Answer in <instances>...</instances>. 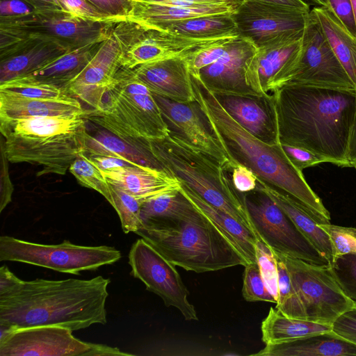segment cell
<instances>
[{"label": "cell", "mask_w": 356, "mask_h": 356, "mask_svg": "<svg viewBox=\"0 0 356 356\" xmlns=\"http://www.w3.org/2000/svg\"><path fill=\"white\" fill-rule=\"evenodd\" d=\"M133 70L152 93L177 102L195 100L191 72L182 54L143 64Z\"/></svg>", "instance_id": "cell-22"}, {"label": "cell", "mask_w": 356, "mask_h": 356, "mask_svg": "<svg viewBox=\"0 0 356 356\" xmlns=\"http://www.w3.org/2000/svg\"><path fill=\"white\" fill-rule=\"evenodd\" d=\"M274 252L278 273V299L276 308L284 314L305 320L303 309L280 254Z\"/></svg>", "instance_id": "cell-36"}, {"label": "cell", "mask_w": 356, "mask_h": 356, "mask_svg": "<svg viewBox=\"0 0 356 356\" xmlns=\"http://www.w3.org/2000/svg\"><path fill=\"white\" fill-rule=\"evenodd\" d=\"M103 42H94L68 51L43 67L15 79L47 84L67 91V86L84 70Z\"/></svg>", "instance_id": "cell-30"}, {"label": "cell", "mask_w": 356, "mask_h": 356, "mask_svg": "<svg viewBox=\"0 0 356 356\" xmlns=\"http://www.w3.org/2000/svg\"><path fill=\"white\" fill-rule=\"evenodd\" d=\"M111 189L112 207L119 216L123 232L135 233L143 225L140 209L143 202L111 184Z\"/></svg>", "instance_id": "cell-39"}, {"label": "cell", "mask_w": 356, "mask_h": 356, "mask_svg": "<svg viewBox=\"0 0 356 356\" xmlns=\"http://www.w3.org/2000/svg\"><path fill=\"white\" fill-rule=\"evenodd\" d=\"M232 180L236 190L243 193L255 190L257 186V177L254 172L240 163L232 168Z\"/></svg>", "instance_id": "cell-50"}, {"label": "cell", "mask_w": 356, "mask_h": 356, "mask_svg": "<svg viewBox=\"0 0 356 356\" xmlns=\"http://www.w3.org/2000/svg\"><path fill=\"white\" fill-rule=\"evenodd\" d=\"M285 85L356 92L355 85L332 51L311 11L304 29L299 54L279 88Z\"/></svg>", "instance_id": "cell-11"}, {"label": "cell", "mask_w": 356, "mask_h": 356, "mask_svg": "<svg viewBox=\"0 0 356 356\" xmlns=\"http://www.w3.org/2000/svg\"><path fill=\"white\" fill-rule=\"evenodd\" d=\"M245 194V203L257 236L273 251L318 266H330L287 214L266 193Z\"/></svg>", "instance_id": "cell-12"}, {"label": "cell", "mask_w": 356, "mask_h": 356, "mask_svg": "<svg viewBox=\"0 0 356 356\" xmlns=\"http://www.w3.org/2000/svg\"><path fill=\"white\" fill-rule=\"evenodd\" d=\"M196 211L180 190H176L144 201L140 218L143 225H159L187 218Z\"/></svg>", "instance_id": "cell-35"}, {"label": "cell", "mask_w": 356, "mask_h": 356, "mask_svg": "<svg viewBox=\"0 0 356 356\" xmlns=\"http://www.w3.org/2000/svg\"><path fill=\"white\" fill-rule=\"evenodd\" d=\"M328 8L356 38V21L351 0H327Z\"/></svg>", "instance_id": "cell-49"}, {"label": "cell", "mask_w": 356, "mask_h": 356, "mask_svg": "<svg viewBox=\"0 0 356 356\" xmlns=\"http://www.w3.org/2000/svg\"><path fill=\"white\" fill-rule=\"evenodd\" d=\"M280 256L303 309L305 320L332 325L340 314L355 305L339 286L330 266Z\"/></svg>", "instance_id": "cell-10"}, {"label": "cell", "mask_w": 356, "mask_h": 356, "mask_svg": "<svg viewBox=\"0 0 356 356\" xmlns=\"http://www.w3.org/2000/svg\"><path fill=\"white\" fill-rule=\"evenodd\" d=\"M128 259L131 274L141 280L147 290L161 297L165 306L177 308L186 320H198L188 300L189 292L172 263L143 238L134 243Z\"/></svg>", "instance_id": "cell-14"}, {"label": "cell", "mask_w": 356, "mask_h": 356, "mask_svg": "<svg viewBox=\"0 0 356 356\" xmlns=\"http://www.w3.org/2000/svg\"><path fill=\"white\" fill-rule=\"evenodd\" d=\"M121 252L107 245L85 246L67 240L56 245H45L16 238L0 237V261L32 264L54 270L79 275L113 264L121 258Z\"/></svg>", "instance_id": "cell-8"}, {"label": "cell", "mask_w": 356, "mask_h": 356, "mask_svg": "<svg viewBox=\"0 0 356 356\" xmlns=\"http://www.w3.org/2000/svg\"><path fill=\"white\" fill-rule=\"evenodd\" d=\"M261 339L266 345L293 341L310 334L332 330V325L284 314L271 307L261 325Z\"/></svg>", "instance_id": "cell-34"}, {"label": "cell", "mask_w": 356, "mask_h": 356, "mask_svg": "<svg viewBox=\"0 0 356 356\" xmlns=\"http://www.w3.org/2000/svg\"><path fill=\"white\" fill-rule=\"evenodd\" d=\"M257 51L250 40L238 36L219 59L200 69L195 76L213 93L259 95L246 79L248 63Z\"/></svg>", "instance_id": "cell-18"}, {"label": "cell", "mask_w": 356, "mask_h": 356, "mask_svg": "<svg viewBox=\"0 0 356 356\" xmlns=\"http://www.w3.org/2000/svg\"><path fill=\"white\" fill-rule=\"evenodd\" d=\"M330 236L334 258L344 254H356V228L331 223L318 224Z\"/></svg>", "instance_id": "cell-44"}, {"label": "cell", "mask_w": 356, "mask_h": 356, "mask_svg": "<svg viewBox=\"0 0 356 356\" xmlns=\"http://www.w3.org/2000/svg\"><path fill=\"white\" fill-rule=\"evenodd\" d=\"M92 344L61 326L18 327L0 341V356H88Z\"/></svg>", "instance_id": "cell-17"}, {"label": "cell", "mask_w": 356, "mask_h": 356, "mask_svg": "<svg viewBox=\"0 0 356 356\" xmlns=\"http://www.w3.org/2000/svg\"><path fill=\"white\" fill-rule=\"evenodd\" d=\"M102 13L120 22L128 18L134 0H88Z\"/></svg>", "instance_id": "cell-47"}, {"label": "cell", "mask_w": 356, "mask_h": 356, "mask_svg": "<svg viewBox=\"0 0 356 356\" xmlns=\"http://www.w3.org/2000/svg\"><path fill=\"white\" fill-rule=\"evenodd\" d=\"M1 189H0V212L11 202L13 191L10 181L7 161H8L4 148L3 138L1 139Z\"/></svg>", "instance_id": "cell-51"}, {"label": "cell", "mask_w": 356, "mask_h": 356, "mask_svg": "<svg viewBox=\"0 0 356 356\" xmlns=\"http://www.w3.org/2000/svg\"><path fill=\"white\" fill-rule=\"evenodd\" d=\"M34 8L23 0H1L0 17H15L29 14Z\"/></svg>", "instance_id": "cell-52"}, {"label": "cell", "mask_w": 356, "mask_h": 356, "mask_svg": "<svg viewBox=\"0 0 356 356\" xmlns=\"http://www.w3.org/2000/svg\"><path fill=\"white\" fill-rule=\"evenodd\" d=\"M180 191L198 211L207 217L218 227L241 253L248 263H257L254 245L258 236L256 233L225 211L207 202L181 181H180Z\"/></svg>", "instance_id": "cell-29"}, {"label": "cell", "mask_w": 356, "mask_h": 356, "mask_svg": "<svg viewBox=\"0 0 356 356\" xmlns=\"http://www.w3.org/2000/svg\"><path fill=\"white\" fill-rule=\"evenodd\" d=\"M0 92L38 99L61 100L73 97L65 90L19 79H13L0 83Z\"/></svg>", "instance_id": "cell-38"}, {"label": "cell", "mask_w": 356, "mask_h": 356, "mask_svg": "<svg viewBox=\"0 0 356 356\" xmlns=\"http://www.w3.org/2000/svg\"><path fill=\"white\" fill-rule=\"evenodd\" d=\"M330 266L343 293L356 304V254L337 256Z\"/></svg>", "instance_id": "cell-41"}, {"label": "cell", "mask_w": 356, "mask_h": 356, "mask_svg": "<svg viewBox=\"0 0 356 356\" xmlns=\"http://www.w3.org/2000/svg\"><path fill=\"white\" fill-rule=\"evenodd\" d=\"M351 3L353 5V8L354 14H355V21H356V0H351Z\"/></svg>", "instance_id": "cell-61"}, {"label": "cell", "mask_w": 356, "mask_h": 356, "mask_svg": "<svg viewBox=\"0 0 356 356\" xmlns=\"http://www.w3.org/2000/svg\"><path fill=\"white\" fill-rule=\"evenodd\" d=\"M311 13L318 20L332 51L356 88V38L329 8L314 6Z\"/></svg>", "instance_id": "cell-32"}, {"label": "cell", "mask_w": 356, "mask_h": 356, "mask_svg": "<svg viewBox=\"0 0 356 356\" xmlns=\"http://www.w3.org/2000/svg\"><path fill=\"white\" fill-rule=\"evenodd\" d=\"M100 170H111L124 166L134 165L131 163L115 156L85 155Z\"/></svg>", "instance_id": "cell-53"}, {"label": "cell", "mask_w": 356, "mask_h": 356, "mask_svg": "<svg viewBox=\"0 0 356 356\" xmlns=\"http://www.w3.org/2000/svg\"><path fill=\"white\" fill-rule=\"evenodd\" d=\"M346 160L349 168L356 169V109L349 136Z\"/></svg>", "instance_id": "cell-55"}, {"label": "cell", "mask_w": 356, "mask_h": 356, "mask_svg": "<svg viewBox=\"0 0 356 356\" xmlns=\"http://www.w3.org/2000/svg\"><path fill=\"white\" fill-rule=\"evenodd\" d=\"M271 94L280 143L348 167L346 153L356 109L355 91L285 85Z\"/></svg>", "instance_id": "cell-1"}, {"label": "cell", "mask_w": 356, "mask_h": 356, "mask_svg": "<svg viewBox=\"0 0 356 356\" xmlns=\"http://www.w3.org/2000/svg\"><path fill=\"white\" fill-rule=\"evenodd\" d=\"M101 172L111 185L143 202L180 188L176 177L156 168L131 165Z\"/></svg>", "instance_id": "cell-24"}, {"label": "cell", "mask_w": 356, "mask_h": 356, "mask_svg": "<svg viewBox=\"0 0 356 356\" xmlns=\"http://www.w3.org/2000/svg\"><path fill=\"white\" fill-rule=\"evenodd\" d=\"M0 34L13 41L0 48V83L25 76L70 51L60 42L46 38H15L2 31Z\"/></svg>", "instance_id": "cell-19"}, {"label": "cell", "mask_w": 356, "mask_h": 356, "mask_svg": "<svg viewBox=\"0 0 356 356\" xmlns=\"http://www.w3.org/2000/svg\"><path fill=\"white\" fill-rule=\"evenodd\" d=\"M280 5H284L289 7L299 9L305 12H310L309 4L305 0H259Z\"/></svg>", "instance_id": "cell-58"}, {"label": "cell", "mask_w": 356, "mask_h": 356, "mask_svg": "<svg viewBox=\"0 0 356 356\" xmlns=\"http://www.w3.org/2000/svg\"><path fill=\"white\" fill-rule=\"evenodd\" d=\"M280 144L289 161L296 168L301 171L309 167L322 163H327V160L323 157L307 149L285 143Z\"/></svg>", "instance_id": "cell-46"}, {"label": "cell", "mask_w": 356, "mask_h": 356, "mask_svg": "<svg viewBox=\"0 0 356 356\" xmlns=\"http://www.w3.org/2000/svg\"><path fill=\"white\" fill-rule=\"evenodd\" d=\"M110 279L22 281L0 294V322L18 327L58 325L72 331L107 323Z\"/></svg>", "instance_id": "cell-2"}, {"label": "cell", "mask_w": 356, "mask_h": 356, "mask_svg": "<svg viewBox=\"0 0 356 356\" xmlns=\"http://www.w3.org/2000/svg\"><path fill=\"white\" fill-rule=\"evenodd\" d=\"M170 133L216 159L226 170L236 165L223 149L198 102H177L152 93Z\"/></svg>", "instance_id": "cell-16"}, {"label": "cell", "mask_w": 356, "mask_h": 356, "mask_svg": "<svg viewBox=\"0 0 356 356\" xmlns=\"http://www.w3.org/2000/svg\"><path fill=\"white\" fill-rule=\"evenodd\" d=\"M70 172L82 186L94 189L113 204L111 184L101 170L81 153L71 163Z\"/></svg>", "instance_id": "cell-37"}, {"label": "cell", "mask_w": 356, "mask_h": 356, "mask_svg": "<svg viewBox=\"0 0 356 356\" xmlns=\"http://www.w3.org/2000/svg\"><path fill=\"white\" fill-rule=\"evenodd\" d=\"M254 246L256 260L263 280L268 290L275 298L276 302H277L278 273L274 252L259 237L255 242Z\"/></svg>", "instance_id": "cell-42"}, {"label": "cell", "mask_w": 356, "mask_h": 356, "mask_svg": "<svg viewBox=\"0 0 356 356\" xmlns=\"http://www.w3.org/2000/svg\"><path fill=\"white\" fill-rule=\"evenodd\" d=\"M112 33L121 49V65L131 69L179 56L209 41L177 36L129 19L118 22Z\"/></svg>", "instance_id": "cell-15"}, {"label": "cell", "mask_w": 356, "mask_h": 356, "mask_svg": "<svg viewBox=\"0 0 356 356\" xmlns=\"http://www.w3.org/2000/svg\"><path fill=\"white\" fill-rule=\"evenodd\" d=\"M119 137L161 139L170 135L152 92L133 69L120 66L98 110L84 117Z\"/></svg>", "instance_id": "cell-7"}, {"label": "cell", "mask_w": 356, "mask_h": 356, "mask_svg": "<svg viewBox=\"0 0 356 356\" xmlns=\"http://www.w3.org/2000/svg\"><path fill=\"white\" fill-rule=\"evenodd\" d=\"M242 293L248 302H277L266 286L257 263L245 266Z\"/></svg>", "instance_id": "cell-43"}, {"label": "cell", "mask_w": 356, "mask_h": 356, "mask_svg": "<svg viewBox=\"0 0 356 356\" xmlns=\"http://www.w3.org/2000/svg\"><path fill=\"white\" fill-rule=\"evenodd\" d=\"M234 38H235L210 40L184 53L182 56L191 74L196 75L200 69L219 59Z\"/></svg>", "instance_id": "cell-40"}, {"label": "cell", "mask_w": 356, "mask_h": 356, "mask_svg": "<svg viewBox=\"0 0 356 356\" xmlns=\"http://www.w3.org/2000/svg\"><path fill=\"white\" fill-rule=\"evenodd\" d=\"M23 280L18 278L13 274L6 266H2L0 268V294L4 293L17 285L19 284Z\"/></svg>", "instance_id": "cell-54"}, {"label": "cell", "mask_w": 356, "mask_h": 356, "mask_svg": "<svg viewBox=\"0 0 356 356\" xmlns=\"http://www.w3.org/2000/svg\"><path fill=\"white\" fill-rule=\"evenodd\" d=\"M332 330L356 345V304L340 314L332 324Z\"/></svg>", "instance_id": "cell-48"}, {"label": "cell", "mask_w": 356, "mask_h": 356, "mask_svg": "<svg viewBox=\"0 0 356 356\" xmlns=\"http://www.w3.org/2000/svg\"><path fill=\"white\" fill-rule=\"evenodd\" d=\"M302 38L257 49L250 59L246 79L250 87L258 95H268L277 88L299 54Z\"/></svg>", "instance_id": "cell-23"}, {"label": "cell", "mask_w": 356, "mask_h": 356, "mask_svg": "<svg viewBox=\"0 0 356 356\" xmlns=\"http://www.w3.org/2000/svg\"><path fill=\"white\" fill-rule=\"evenodd\" d=\"M61 9L75 16L93 21L117 22L102 13L88 0H56Z\"/></svg>", "instance_id": "cell-45"}, {"label": "cell", "mask_w": 356, "mask_h": 356, "mask_svg": "<svg viewBox=\"0 0 356 356\" xmlns=\"http://www.w3.org/2000/svg\"><path fill=\"white\" fill-rule=\"evenodd\" d=\"M90 122L91 127L86 124L83 152L84 155L115 156L134 165L168 172L152 152L133 146L105 128Z\"/></svg>", "instance_id": "cell-27"}, {"label": "cell", "mask_w": 356, "mask_h": 356, "mask_svg": "<svg viewBox=\"0 0 356 356\" xmlns=\"http://www.w3.org/2000/svg\"><path fill=\"white\" fill-rule=\"evenodd\" d=\"M117 23L86 19L60 9L34 10L24 15L0 17V31L15 38H49L72 51L104 41Z\"/></svg>", "instance_id": "cell-9"}, {"label": "cell", "mask_w": 356, "mask_h": 356, "mask_svg": "<svg viewBox=\"0 0 356 356\" xmlns=\"http://www.w3.org/2000/svg\"><path fill=\"white\" fill-rule=\"evenodd\" d=\"M135 234L175 266L186 270L200 273L248 264L218 227L197 209L183 220L143 225Z\"/></svg>", "instance_id": "cell-5"}, {"label": "cell", "mask_w": 356, "mask_h": 356, "mask_svg": "<svg viewBox=\"0 0 356 356\" xmlns=\"http://www.w3.org/2000/svg\"><path fill=\"white\" fill-rule=\"evenodd\" d=\"M259 356H346L356 355V345L332 330L318 332L293 341L266 345Z\"/></svg>", "instance_id": "cell-28"}, {"label": "cell", "mask_w": 356, "mask_h": 356, "mask_svg": "<svg viewBox=\"0 0 356 356\" xmlns=\"http://www.w3.org/2000/svg\"><path fill=\"white\" fill-rule=\"evenodd\" d=\"M239 6L244 0H221Z\"/></svg>", "instance_id": "cell-60"}, {"label": "cell", "mask_w": 356, "mask_h": 356, "mask_svg": "<svg viewBox=\"0 0 356 356\" xmlns=\"http://www.w3.org/2000/svg\"><path fill=\"white\" fill-rule=\"evenodd\" d=\"M88 110L80 101L30 99L0 92V120H15L35 117H85Z\"/></svg>", "instance_id": "cell-26"}, {"label": "cell", "mask_w": 356, "mask_h": 356, "mask_svg": "<svg viewBox=\"0 0 356 356\" xmlns=\"http://www.w3.org/2000/svg\"><path fill=\"white\" fill-rule=\"evenodd\" d=\"M32 6L35 10L61 9L56 0H23Z\"/></svg>", "instance_id": "cell-57"}, {"label": "cell", "mask_w": 356, "mask_h": 356, "mask_svg": "<svg viewBox=\"0 0 356 356\" xmlns=\"http://www.w3.org/2000/svg\"><path fill=\"white\" fill-rule=\"evenodd\" d=\"M8 161L40 165L37 176L65 175L84 151V117H35L0 120Z\"/></svg>", "instance_id": "cell-4"}, {"label": "cell", "mask_w": 356, "mask_h": 356, "mask_svg": "<svg viewBox=\"0 0 356 356\" xmlns=\"http://www.w3.org/2000/svg\"><path fill=\"white\" fill-rule=\"evenodd\" d=\"M213 94L226 112L249 133L269 145L280 143L277 113L271 93Z\"/></svg>", "instance_id": "cell-21"}, {"label": "cell", "mask_w": 356, "mask_h": 356, "mask_svg": "<svg viewBox=\"0 0 356 356\" xmlns=\"http://www.w3.org/2000/svg\"><path fill=\"white\" fill-rule=\"evenodd\" d=\"M195 99L207 117L221 146L236 164L251 169L257 177L289 196L318 224L330 223V213L307 184L302 171L289 161L282 148L266 143L238 124L214 94L191 74Z\"/></svg>", "instance_id": "cell-3"}, {"label": "cell", "mask_w": 356, "mask_h": 356, "mask_svg": "<svg viewBox=\"0 0 356 356\" xmlns=\"http://www.w3.org/2000/svg\"><path fill=\"white\" fill-rule=\"evenodd\" d=\"M149 142L151 152L168 172L256 233L245 207V194L236 190L216 159L172 133Z\"/></svg>", "instance_id": "cell-6"}, {"label": "cell", "mask_w": 356, "mask_h": 356, "mask_svg": "<svg viewBox=\"0 0 356 356\" xmlns=\"http://www.w3.org/2000/svg\"><path fill=\"white\" fill-rule=\"evenodd\" d=\"M163 31L200 40L239 36L232 13L207 15L178 21L165 26Z\"/></svg>", "instance_id": "cell-33"}, {"label": "cell", "mask_w": 356, "mask_h": 356, "mask_svg": "<svg viewBox=\"0 0 356 356\" xmlns=\"http://www.w3.org/2000/svg\"><path fill=\"white\" fill-rule=\"evenodd\" d=\"M309 5L312 4L315 6H322L328 8L327 0H305Z\"/></svg>", "instance_id": "cell-59"}, {"label": "cell", "mask_w": 356, "mask_h": 356, "mask_svg": "<svg viewBox=\"0 0 356 356\" xmlns=\"http://www.w3.org/2000/svg\"><path fill=\"white\" fill-rule=\"evenodd\" d=\"M238 7L226 1L207 6L186 7L134 0L133 8L127 19L163 31L168 25L178 21L207 15L232 13Z\"/></svg>", "instance_id": "cell-25"}, {"label": "cell", "mask_w": 356, "mask_h": 356, "mask_svg": "<svg viewBox=\"0 0 356 356\" xmlns=\"http://www.w3.org/2000/svg\"><path fill=\"white\" fill-rule=\"evenodd\" d=\"M120 56L119 43L111 33L84 70L67 86L68 93L88 105L90 110H98L121 66Z\"/></svg>", "instance_id": "cell-20"}, {"label": "cell", "mask_w": 356, "mask_h": 356, "mask_svg": "<svg viewBox=\"0 0 356 356\" xmlns=\"http://www.w3.org/2000/svg\"><path fill=\"white\" fill-rule=\"evenodd\" d=\"M123 356L132 355L131 354L122 352L118 348L111 347L106 345L93 343L92 348L88 356Z\"/></svg>", "instance_id": "cell-56"}, {"label": "cell", "mask_w": 356, "mask_h": 356, "mask_svg": "<svg viewBox=\"0 0 356 356\" xmlns=\"http://www.w3.org/2000/svg\"><path fill=\"white\" fill-rule=\"evenodd\" d=\"M310 12L259 0H244L232 17L240 37L257 49L301 38Z\"/></svg>", "instance_id": "cell-13"}, {"label": "cell", "mask_w": 356, "mask_h": 356, "mask_svg": "<svg viewBox=\"0 0 356 356\" xmlns=\"http://www.w3.org/2000/svg\"><path fill=\"white\" fill-rule=\"evenodd\" d=\"M256 190L268 195L287 214L330 264H332L334 254L330 236L307 212L289 196L258 179Z\"/></svg>", "instance_id": "cell-31"}]
</instances>
